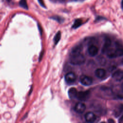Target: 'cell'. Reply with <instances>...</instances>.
<instances>
[{"mask_svg":"<svg viewBox=\"0 0 123 123\" xmlns=\"http://www.w3.org/2000/svg\"><path fill=\"white\" fill-rule=\"evenodd\" d=\"M19 5L21 7L27 10L28 9L26 0H20L19 2Z\"/></svg>","mask_w":123,"mask_h":123,"instance_id":"5bb4252c","label":"cell"},{"mask_svg":"<svg viewBox=\"0 0 123 123\" xmlns=\"http://www.w3.org/2000/svg\"><path fill=\"white\" fill-rule=\"evenodd\" d=\"M121 7H122V8L123 10V0H121Z\"/></svg>","mask_w":123,"mask_h":123,"instance_id":"d6986e66","label":"cell"},{"mask_svg":"<svg viewBox=\"0 0 123 123\" xmlns=\"http://www.w3.org/2000/svg\"><path fill=\"white\" fill-rule=\"evenodd\" d=\"M82 24V20L80 19H77L75 20L73 25V28H76L80 26Z\"/></svg>","mask_w":123,"mask_h":123,"instance_id":"4fadbf2b","label":"cell"},{"mask_svg":"<svg viewBox=\"0 0 123 123\" xmlns=\"http://www.w3.org/2000/svg\"><path fill=\"white\" fill-rule=\"evenodd\" d=\"M74 111L78 113H82L86 109L85 104L82 102H79L77 103L74 106Z\"/></svg>","mask_w":123,"mask_h":123,"instance_id":"8992f818","label":"cell"},{"mask_svg":"<svg viewBox=\"0 0 123 123\" xmlns=\"http://www.w3.org/2000/svg\"><path fill=\"white\" fill-rule=\"evenodd\" d=\"M80 83L84 86H90L92 83V78L89 76L86 75H82L80 77Z\"/></svg>","mask_w":123,"mask_h":123,"instance_id":"277c9868","label":"cell"},{"mask_svg":"<svg viewBox=\"0 0 123 123\" xmlns=\"http://www.w3.org/2000/svg\"><path fill=\"white\" fill-rule=\"evenodd\" d=\"M111 40L109 38H106L101 50L102 52L103 53H106L107 51L111 48Z\"/></svg>","mask_w":123,"mask_h":123,"instance_id":"30bf717a","label":"cell"},{"mask_svg":"<svg viewBox=\"0 0 123 123\" xmlns=\"http://www.w3.org/2000/svg\"><path fill=\"white\" fill-rule=\"evenodd\" d=\"M85 57L81 52L72 53L70 58V63L74 65H80L85 62Z\"/></svg>","mask_w":123,"mask_h":123,"instance_id":"6da1fadb","label":"cell"},{"mask_svg":"<svg viewBox=\"0 0 123 123\" xmlns=\"http://www.w3.org/2000/svg\"><path fill=\"white\" fill-rule=\"evenodd\" d=\"M87 51L90 56H95L98 54V49L96 46L94 45H91L89 46Z\"/></svg>","mask_w":123,"mask_h":123,"instance_id":"ba28073f","label":"cell"},{"mask_svg":"<svg viewBox=\"0 0 123 123\" xmlns=\"http://www.w3.org/2000/svg\"><path fill=\"white\" fill-rule=\"evenodd\" d=\"M76 76L73 72H69L65 75V80L68 83H73L75 81Z\"/></svg>","mask_w":123,"mask_h":123,"instance_id":"5b68a950","label":"cell"},{"mask_svg":"<svg viewBox=\"0 0 123 123\" xmlns=\"http://www.w3.org/2000/svg\"><path fill=\"white\" fill-rule=\"evenodd\" d=\"M52 19H53V20H56L58 22H60V23H61L63 21V19L60 16H52L51 17Z\"/></svg>","mask_w":123,"mask_h":123,"instance_id":"e0dca14e","label":"cell"},{"mask_svg":"<svg viewBox=\"0 0 123 123\" xmlns=\"http://www.w3.org/2000/svg\"><path fill=\"white\" fill-rule=\"evenodd\" d=\"M86 121L88 123H93L96 120V115L92 112H88L85 115Z\"/></svg>","mask_w":123,"mask_h":123,"instance_id":"9c48e42d","label":"cell"},{"mask_svg":"<svg viewBox=\"0 0 123 123\" xmlns=\"http://www.w3.org/2000/svg\"><path fill=\"white\" fill-rule=\"evenodd\" d=\"M90 92L89 90L80 91L78 92L76 98L81 101L86 100L90 97Z\"/></svg>","mask_w":123,"mask_h":123,"instance_id":"3957f363","label":"cell"},{"mask_svg":"<svg viewBox=\"0 0 123 123\" xmlns=\"http://www.w3.org/2000/svg\"><path fill=\"white\" fill-rule=\"evenodd\" d=\"M107 55L110 58H114L123 56V48L118 47L115 49L110 48L106 52Z\"/></svg>","mask_w":123,"mask_h":123,"instance_id":"7a4b0ae2","label":"cell"},{"mask_svg":"<svg viewBox=\"0 0 123 123\" xmlns=\"http://www.w3.org/2000/svg\"><path fill=\"white\" fill-rule=\"evenodd\" d=\"M37 1L38 2L39 4L40 5V6H41L43 8H46V5L45 4V3H44L43 0H37Z\"/></svg>","mask_w":123,"mask_h":123,"instance_id":"ac0fdd59","label":"cell"},{"mask_svg":"<svg viewBox=\"0 0 123 123\" xmlns=\"http://www.w3.org/2000/svg\"><path fill=\"white\" fill-rule=\"evenodd\" d=\"M78 92L76 89L74 87H71L68 90V96L70 98H76Z\"/></svg>","mask_w":123,"mask_h":123,"instance_id":"7c38bea8","label":"cell"},{"mask_svg":"<svg viewBox=\"0 0 123 123\" xmlns=\"http://www.w3.org/2000/svg\"><path fill=\"white\" fill-rule=\"evenodd\" d=\"M61 33L60 31H59L57 33V34H56L54 38V43L55 44H56L60 40L61 38Z\"/></svg>","mask_w":123,"mask_h":123,"instance_id":"9a60e30c","label":"cell"},{"mask_svg":"<svg viewBox=\"0 0 123 123\" xmlns=\"http://www.w3.org/2000/svg\"><path fill=\"white\" fill-rule=\"evenodd\" d=\"M112 77L117 81H121L123 79V71L121 70L116 71L113 73Z\"/></svg>","mask_w":123,"mask_h":123,"instance_id":"52a82bcc","label":"cell"},{"mask_svg":"<svg viewBox=\"0 0 123 123\" xmlns=\"http://www.w3.org/2000/svg\"><path fill=\"white\" fill-rule=\"evenodd\" d=\"M81 49H82V48H81V46H77L73 49V50L72 51V53L81 52Z\"/></svg>","mask_w":123,"mask_h":123,"instance_id":"2e32d148","label":"cell"},{"mask_svg":"<svg viewBox=\"0 0 123 123\" xmlns=\"http://www.w3.org/2000/svg\"><path fill=\"white\" fill-rule=\"evenodd\" d=\"M106 72L105 69L103 68H98L95 72V75L99 78H102L105 76Z\"/></svg>","mask_w":123,"mask_h":123,"instance_id":"8fae6325","label":"cell"}]
</instances>
